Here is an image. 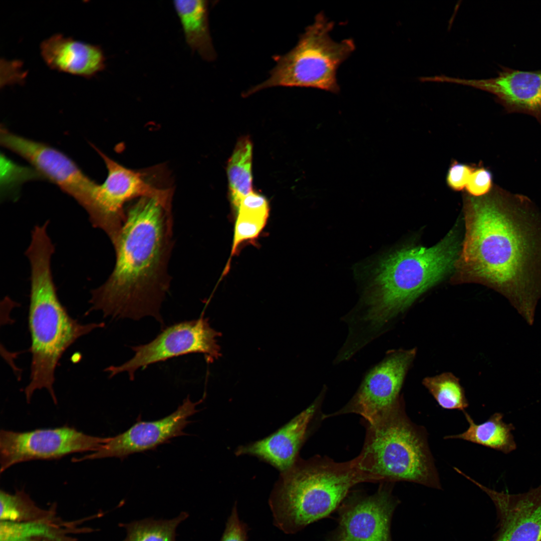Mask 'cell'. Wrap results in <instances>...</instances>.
Listing matches in <instances>:
<instances>
[{
  "mask_svg": "<svg viewBox=\"0 0 541 541\" xmlns=\"http://www.w3.org/2000/svg\"><path fill=\"white\" fill-rule=\"evenodd\" d=\"M456 280L489 287L521 307L541 297V213L528 197L496 185L464 198Z\"/></svg>",
  "mask_w": 541,
  "mask_h": 541,
  "instance_id": "cell-1",
  "label": "cell"
},
{
  "mask_svg": "<svg viewBox=\"0 0 541 541\" xmlns=\"http://www.w3.org/2000/svg\"><path fill=\"white\" fill-rule=\"evenodd\" d=\"M173 230L172 206L144 197L128 207L112 243L114 267L106 281L92 291L87 314L100 311L105 318L134 320L151 316L163 324L160 311L171 281Z\"/></svg>",
  "mask_w": 541,
  "mask_h": 541,
  "instance_id": "cell-2",
  "label": "cell"
},
{
  "mask_svg": "<svg viewBox=\"0 0 541 541\" xmlns=\"http://www.w3.org/2000/svg\"><path fill=\"white\" fill-rule=\"evenodd\" d=\"M457 228L432 246H405L381 260L359 305L342 318L352 340L365 347L378 338L455 268L461 249Z\"/></svg>",
  "mask_w": 541,
  "mask_h": 541,
  "instance_id": "cell-3",
  "label": "cell"
},
{
  "mask_svg": "<svg viewBox=\"0 0 541 541\" xmlns=\"http://www.w3.org/2000/svg\"><path fill=\"white\" fill-rule=\"evenodd\" d=\"M54 250L49 234L38 232L32 235L25 252L31 267L28 325L32 360L30 381L24 390L28 402L35 391L46 389L57 403L55 373L63 354L79 338L105 326L104 323L81 324L69 315L59 299L53 280Z\"/></svg>",
  "mask_w": 541,
  "mask_h": 541,
  "instance_id": "cell-4",
  "label": "cell"
},
{
  "mask_svg": "<svg viewBox=\"0 0 541 541\" xmlns=\"http://www.w3.org/2000/svg\"><path fill=\"white\" fill-rule=\"evenodd\" d=\"M363 482L370 481L356 457L344 462L299 457L281 472L270 494L274 524L286 533H296L330 515L353 486Z\"/></svg>",
  "mask_w": 541,
  "mask_h": 541,
  "instance_id": "cell-5",
  "label": "cell"
},
{
  "mask_svg": "<svg viewBox=\"0 0 541 541\" xmlns=\"http://www.w3.org/2000/svg\"><path fill=\"white\" fill-rule=\"evenodd\" d=\"M356 458L371 482L404 481L441 489L425 430L409 419L404 403L367 424Z\"/></svg>",
  "mask_w": 541,
  "mask_h": 541,
  "instance_id": "cell-6",
  "label": "cell"
},
{
  "mask_svg": "<svg viewBox=\"0 0 541 541\" xmlns=\"http://www.w3.org/2000/svg\"><path fill=\"white\" fill-rule=\"evenodd\" d=\"M334 23L321 12L306 28L296 46L284 55L274 57L276 66L269 78L245 92L247 96L271 87H301L337 93V71L355 49L354 41L336 42L330 37Z\"/></svg>",
  "mask_w": 541,
  "mask_h": 541,
  "instance_id": "cell-7",
  "label": "cell"
},
{
  "mask_svg": "<svg viewBox=\"0 0 541 541\" xmlns=\"http://www.w3.org/2000/svg\"><path fill=\"white\" fill-rule=\"evenodd\" d=\"M91 145L104 161L108 173L104 182L98 184L86 212L92 225L103 230L113 243L126 218L125 204L145 197L171 205L173 191L172 188L164 187L155 180L157 176L152 173L155 168H128Z\"/></svg>",
  "mask_w": 541,
  "mask_h": 541,
  "instance_id": "cell-8",
  "label": "cell"
},
{
  "mask_svg": "<svg viewBox=\"0 0 541 541\" xmlns=\"http://www.w3.org/2000/svg\"><path fill=\"white\" fill-rule=\"evenodd\" d=\"M219 336L204 317L179 322L163 329L147 344L131 347L135 353L131 359L122 365L110 366L105 371L110 378L126 372L133 381L138 370L184 355L201 353L208 362H212L220 356L217 341Z\"/></svg>",
  "mask_w": 541,
  "mask_h": 541,
  "instance_id": "cell-9",
  "label": "cell"
},
{
  "mask_svg": "<svg viewBox=\"0 0 541 541\" xmlns=\"http://www.w3.org/2000/svg\"><path fill=\"white\" fill-rule=\"evenodd\" d=\"M108 437L93 436L65 426L25 432L2 429L0 471L34 460H51L80 452L97 450Z\"/></svg>",
  "mask_w": 541,
  "mask_h": 541,
  "instance_id": "cell-10",
  "label": "cell"
},
{
  "mask_svg": "<svg viewBox=\"0 0 541 541\" xmlns=\"http://www.w3.org/2000/svg\"><path fill=\"white\" fill-rule=\"evenodd\" d=\"M416 349H394L366 373L356 392L335 414L356 413L372 424L404 403L400 392Z\"/></svg>",
  "mask_w": 541,
  "mask_h": 541,
  "instance_id": "cell-11",
  "label": "cell"
},
{
  "mask_svg": "<svg viewBox=\"0 0 541 541\" xmlns=\"http://www.w3.org/2000/svg\"><path fill=\"white\" fill-rule=\"evenodd\" d=\"M1 143L30 163L44 178L57 185L87 211L98 185L60 150L1 128Z\"/></svg>",
  "mask_w": 541,
  "mask_h": 541,
  "instance_id": "cell-12",
  "label": "cell"
},
{
  "mask_svg": "<svg viewBox=\"0 0 541 541\" xmlns=\"http://www.w3.org/2000/svg\"><path fill=\"white\" fill-rule=\"evenodd\" d=\"M388 484L371 495H355L339 507L338 524L327 541H392L390 527L399 500Z\"/></svg>",
  "mask_w": 541,
  "mask_h": 541,
  "instance_id": "cell-13",
  "label": "cell"
},
{
  "mask_svg": "<svg viewBox=\"0 0 541 541\" xmlns=\"http://www.w3.org/2000/svg\"><path fill=\"white\" fill-rule=\"evenodd\" d=\"M199 402H193L187 397L170 415L158 420L139 421L124 432L108 437L96 451L73 461L124 458L134 453L152 449L173 438L183 435V430L189 423L188 418L196 413V407Z\"/></svg>",
  "mask_w": 541,
  "mask_h": 541,
  "instance_id": "cell-14",
  "label": "cell"
},
{
  "mask_svg": "<svg viewBox=\"0 0 541 541\" xmlns=\"http://www.w3.org/2000/svg\"><path fill=\"white\" fill-rule=\"evenodd\" d=\"M492 501L498 520L492 541H541V484L528 491L508 493L488 488L461 470Z\"/></svg>",
  "mask_w": 541,
  "mask_h": 541,
  "instance_id": "cell-15",
  "label": "cell"
},
{
  "mask_svg": "<svg viewBox=\"0 0 541 541\" xmlns=\"http://www.w3.org/2000/svg\"><path fill=\"white\" fill-rule=\"evenodd\" d=\"M436 82L471 87L491 93L508 113L534 117L541 123V71H524L502 68L498 76L485 79H466L437 76Z\"/></svg>",
  "mask_w": 541,
  "mask_h": 541,
  "instance_id": "cell-16",
  "label": "cell"
},
{
  "mask_svg": "<svg viewBox=\"0 0 541 541\" xmlns=\"http://www.w3.org/2000/svg\"><path fill=\"white\" fill-rule=\"evenodd\" d=\"M327 388H323L313 403L288 423L269 436L247 445L240 446L236 455H250L272 465L281 472L299 458L298 453L309 433L312 422L321 405Z\"/></svg>",
  "mask_w": 541,
  "mask_h": 541,
  "instance_id": "cell-17",
  "label": "cell"
},
{
  "mask_svg": "<svg viewBox=\"0 0 541 541\" xmlns=\"http://www.w3.org/2000/svg\"><path fill=\"white\" fill-rule=\"evenodd\" d=\"M41 56L52 69L89 78L103 71L106 58L98 45L57 34L40 45Z\"/></svg>",
  "mask_w": 541,
  "mask_h": 541,
  "instance_id": "cell-18",
  "label": "cell"
},
{
  "mask_svg": "<svg viewBox=\"0 0 541 541\" xmlns=\"http://www.w3.org/2000/svg\"><path fill=\"white\" fill-rule=\"evenodd\" d=\"M173 6L180 21L185 41L193 52L203 60L212 61L216 57L208 23L206 1L178 0Z\"/></svg>",
  "mask_w": 541,
  "mask_h": 541,
  "instance_id": "cell-19",
  "label": "cell"
},
{
  "mask_svg": "<svg viewBox=\"0 0 541 541\" xmlns=\"http://www.w3.org/2000/svg\"><path fill=\"white\" fill-rule=\"evenodd\" d=\"M469 426L464 432L446 436L444 439H459L509 454L516 449L512 431L515 427L503 420V414L496 412L485 422L476 424L470 415L463 411Z\"/></svg>",
  "mask_w": 541,
  "mask_h": 541,
  "instance_id": "cell-20",
  "label": "cell"
},
{
  "mask_svg": "<svg viewBox=\"0 0 541 541\" xmlns=\"http://www.w3.org/2000/svg\"><path fill=\"white\" fill-rule=\"evenodd\" d=\"M251 141L248 136L237 141L232 155L228 160L227 175L229 194L236 211L241 199L252 192Z\"/></svg>",
  "mask_w": 541,
  "mask_h": 541,
  "instance_id": "cell-21",
  "label": "cell"
},
{
  "mask_svg": "<svg viewBox=\"0 0 541 541\" xmlns=\"http://www.w3.org/2000/svg\"><path fill=\"white\" fill-rule=\"evenodd\" d=\"M188 516L185 512L170 519L147 518L122 525L127 535L123 541H176L178 525Z\"/></svg>",
  "mask_w": 541,
  "mask_h": 541,
  "instance_id": "cell-22",
  "label": "cell"
},
{
  "mask_svg": "<svg viewBox=\"0 0 541 541\" xmlns=\"http://www.w3.org/2000/svg\"><path fill=\"white\" fill-rule=\"evenodd\" d=\"M422 384L443 409L464 411L468 406L459 380L450 372L425 377Z\"/></svg>",
  "mask_w": 541,
  "mask_h": 541,
  "instance_id": "cell-23",
  "label": "cell"
},
{
  "mask_svg": "<svg viewBox=\"0 0 541 541\" xmlns=\"http://www.w3.org/2000/svg\"><path fill=\"white\" fill-rule=\"evenodd\" d=\"M36 537L58 539L54 529L42 521H1L0 541H31Z\"/></svg>",
  "mask_w": 541,
  "mask_h": 541,
  "instance_id": "cell-24",
  "label": "cell"
},
{
  "mask_svg": "<svg viewBox=\"0 0 541 541\" xmlns=\"http://www.w3.org/2000/svg\"><path fill=\"white\" fill-rule=\"evenodd\" d=\"M236 212L232 254L241 242L258 235L265 224L269 209L239 208Z\"/></svg>",
  "mask_w": 541,
  "mask_h": 541,
  "instance_id": "cell-25",
  "label": "cell"
},
{
  "mask_svg": "<svg viewBox=\"0 0 541 541\" xmlns=\"http://www.w3.org/2000/svg\"><path fill=\"white\" fill-rule=\"evenodd\" d=\"M33 505L22 492L14 494L1 491L0 518L1 521H22L32 515Z\"/></svg>",
  "mask_w": 541,
  "mask_h": 541,
  "instance_id": "cell-26",
  "label": "cell"
},
{
  "mask_svg": "<svg viewBox=\"0 0 541 541\" xmlns=\"http://www.w3.org/2000/svg\"><path fill=\"white\" fill-rule=\"evenodd\" d=\"M493 187L491 172L488 169L480 166L474 168L466 189L470 196L481 197L489 193Z\"/></svg>",
  "mask_w": 541,
  "mask_h": 541,
  "instance_id": "cell-27",
  "label": "cell"
},
{
  "mask_svg": "<svg viewBox=\"0 0 541 541\" xmlns=\"http://www.w3.org/2000/svg\"><path fill=\"white\" fill-rule=\"evenodd\" d=\"M247 525L239 519L235 503L220 541H247Z\"/></svg>",
  "mask_w": 541,
  "mask_h": 541,
  "instance_id": "cell-28",
  "label": "cell"
},
{
  "mask_svg": "<svg viewBox=\"0 0 541 541\" xmlns=\"http://www.w3.org/2000/svg\"><path fill=\"white\" fill-rule=\"evenodd\" d=\"M474 168L468 164L454 161L451 164L446 177L448 186L455 191H460L467 184Z\"/></svg>",
  "mask_w": 541,
  "mask_h": 541,
  "instance_id": "cell-29",
  "label": "cell"
}]
</instances>
